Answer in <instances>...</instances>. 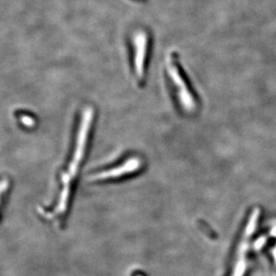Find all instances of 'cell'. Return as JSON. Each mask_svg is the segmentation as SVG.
<instances>
[{"instance_id": "obj_7", "label": "cell", "mask_w": 276, "mask_h": 276, "mask_svg": "<svg viewBox=\"0 0 276 276\" xmlns=\"http://www.w3.org/2000/svg\"><path fill=\"white\" fill-rule=\"evenodd\" d=\"M22 121H23V125H26L28 127H32V126L34 125V120L30 117H27V116L22 117Z\"/></svg>"}, {"instance_id": "obj_6", "label": "cell", "mask_w": 276, "mask_h": 276, "mask_svg": "<svg viewBox=\"0 0 276 276\" xmlns=\"http://www.w3.org/2000/svg\"><path fill=\"white\" fill-rule=\"evenodd\" d=\"M8 180H2V181H0V198H1L2 194L4 193L5 191L8 189Z\"/></svg>"}, {"instance_id": "obj_3", "label": "cell", "mask_w": 276, "mask_h": 276, "mask_svg": "<svg viewBox=\"0 0 276 276\" xmlns=\"http://www.w3.org/2000/svg\"><path fill=\"white\" fill-rule=\"evenodd\" d=\"M259 216H260V210L257 208L255 209L250 216L248 224L243 232L241 239L238 244V249H237L236 262H235L234 268L231 272V276H244V273L246 272L247 252L250 245V238L257 228Z\"/></svg>"}, {"instance_id": "obj_9", "label": "cell", "mask_w": 276, "mask_h": 276, "mask_svg": "<svg viewBox=\"0 0 276 276\" xmlns=\"http://www.w3.org/2000/svg\"><path fill=\"white\" fill-rule=\"evenodd\" d=\"M272 255H273V258H274V261H275L276 264V247L272 250Z\"/></svg>"}, {"instance_id": "obj_2", "label": "cell", "mask_w": 276, "mask_h": 276, "mask_svg": "<svg viewBox=\"0 0 276 276\" xmlns=\"http://www.w3.org/2000/svg\"><path fill=\"white\" fill-rule=\"evenodd\" d=\"M166 69L169 72V76L172 83H174L177 87L178 99L182 106L184 107L187 111H192L196 108V102L191 91H189L185 79L182 76L174 52L169 54V56L167 57Z\"/></svg>"}, {"instance_id": "obj_4", "label": "cell", "mask_w": 276, "mask_h": 276, "mask_svg": "<svg viewBox=\"0 0 276 276\" xmlns=\"http://www.w3.org/2000/svg\"><path fill=\"white\" fill-rule=\"evenodd\" d=\"M131 41L134 49V67L136 76L142 79L144 75V67L150 44V36L147 30L144 29H136L133 34Z\"/></svg>"}, {"instance_id": "obj_8", "label": "cell", "mask_w": 276, "mask_h": 276, "mask_svg": "<svg viewBox=\"0 0 276 276\" xmlns=\"http://www.w3.org/2000/svg\"><path fill=\"white\" fill-rule=\"evenodd\" d=\"M265 241V238H260V239H258V240L257 241V244H256V247H257V248H261V247L264 245Z\"/></svg>"}, {"instance_id": "obj_1", "label": "cell", "mask_w": 276, "mask_h": 276, "mask_svg": "<svg viewBox=\"0 0 276 276\" xmlns=\"http://www.w3.org/2000/svg\"><path fill=\"white\" fill-rule=\"evenodd\" d=\"M94 118V110L91 108H87L83 111V117L80 123L79 130L77 134L76 149L73 155L72 160L68 165V170L62 176V190L60 192L59 200L57 203V207L55 209L54 213H63L68 207V199L70 196L71 183L74 178H76V173L79 169L80 164L83 161L84 151L87 144L88 135L91 129V122Z\"/></svg>"}, {"instance_id": "obj_5", "label": "cell", "mask_w": 276, "mask_h": 276, "mask_svg": "<svg viewBox=\"0 0 276 276\" xmlns=\"http://www.w3.org/2000/svg\"><path fill=\"white\" fill-rule=\"evenodd\" d=\"M142 166V162L139 158H131L126 163H122L121 165L113 168L106 171H102L101 173L95 175L93 178L95 180H102V179H109V178H120L124 175L133 173L140 169Z\"/></svg>"}]
</instances>
